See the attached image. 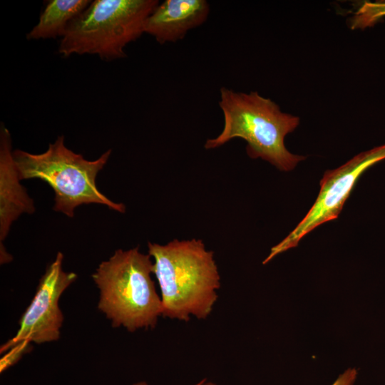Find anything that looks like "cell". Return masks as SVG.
<instances>
[{
  "mask_svg": "<svg viewBox=\"0 0 385 385\" xmlns=\"http://www.w3.org/2000/svg\"><path fill=\"white\" fill-rule=\"evenodd\" d=\"M203 385H217V384L211 381H205Z\"/></svg>",
  "mask_w": 385,
  "mask_h": 385,
  "instance_id": "9a60e30c",
  "label": "cell"
},
{
  "mask_svg": "<svg viewBox=\"0 0 385 385\" xmlns=\"http://www.w3.org/2000/svg\"><path fill=\"white\" fill-rule=\"evenodd\" d=\"M220 92L224 125L217 137L207 140L205 149L239 138L247 142L250 158L265 160L282 171L293 170L305 159L291 153L284 145L285 136L299 125V117L282 112L274 101L256 91L246 93L222 87Z\"/></svg>",
  "mask_w": 385,
  "mask_h": 385,
  "instance_id": "7a4b0ae2",
  "label": "cell"
},
{
  "mask_svg": "<svg viewBox=\"0 0 385 385\" xmlns=\"http://www.w3.org/2000/svg\"><path fill=\"white\" fill-rule=\"evenodd\" d=\"M205 381H206V379H204L194 385H203ZM133 385H149V384L145 381H138L133 384Z\"/></svg>",
  "mask_w": 385,
  "mask_h": 385,
  "instance_id": "5bb4252c",
  "label": "cell"
},
{
  "mask_svg": "<svg viewBox=\"0 0 385 385\" xmlns=\"http://www.w3.org/2000/svg\"><path fill=\"white\" fill-rule=\"evenodd\" d=\"M11 150L9 130L1 123L0 128V242L4 241L12 223L22 214H33L34 200L20 183Z\"/></svg>",
  "mask_w": 385,
  "mask_h": 385,
  "instance_id": "9c48e42d",
  "label": "cell"
},
{
  "mask_svg": "<svg viewBox=\"0 0 385 385\" xmlns=\"http://www.w3.org/2000/svg\"><path fill=\"white\" fill-rule=\"evenodd\" d=\"M111 154L110 149L94 160H86L68 148L63 135H60L42 153L15 150L13 158L20 180L39 179L46 182L54 192L53 210L73 217L76 207L81 205H103L125 212V205L108 199L96 183Z\"/></svg>",
  "mask_w": 385,
  "mask_h": 385,
  "instance_id": "277c9868",
  "label": "cell"
},
{
  "mask_svg": "<svg viewBox=\"0 0 385 385\" xmlns=\"http://www.w3.org/2000/svg\"><path fill=\"white\" fill-rule=\"evenodd\" d=\"M29 343L27 341H23L8 350L9 353L1 359V372L14 364L21 357Z\"/></svg>",
  "mask_w": 385,
  "mask_h": 385,
  "instance_id": "7c38bea8",
  "label": "cell"
},
{
  "mask_svg": "<svg viewBox=\"0 0 385 385\" xmlns=\"http://www.w3.org/2000/svg\"><path fill=\"white\" fill-rule=\"evenodd\" d=\"M357 376L358 371L355 368H349L342 373L332 385H354Z\"/></svg>",
  "mask_w": 385,
  "mask_h": 385,
  "instance_id": "4fadbf2b",
  "label": "cell"
},
{
  "mask_svg": "<svg viewBox=\"0 0 385 385\" xmlns=\"http://www.w3.org/2000/svg\"><path fill=\"white\" fill-rule=\"evenodd\" d=\"M385 16V1L364 2L350 21L351 28L365 29Z\"/></svg>",
  "mask_w": 385,
  "mask_h": 385,
  "instance_id": "8fae6325",
  "label": "cell"
},
{
  "mask_svg": "<svg viewBox=\"0 0 385 385\" xmlns=\"http://www.w3.org/2000/svg\"><path fill=\"white\" fill-rule=\"evenodd\" d=\"M158 0H96L68 26L58 52L96 54L105 61L126 56L125 46L144 33Z\"/></svg>",
  "mask_w": 385,
  "mask_h": 385,
  "instance_id": "5b68a950",
  "label": "cell"
},
{
  "mask_svg": "<svg viewBox=\"0 0 385 385\" xmlns=\"http://www.w3.org/2000/svg\"><path fill=\"white\" fill-rule=\"evenodd\" d=\"M153 274L161 292L162 316L188 321L206 319L217 301L220 277L214 253L201 240L148 242Z\"/></svg>",
  "mask_w": 385,
  "mask_h": 385,
  "instance_id": "6da1fadb",
  "label": "cell"
},
{
  "mask_svg": "<svg viewBox=\"0 0 385 385\" xmlns=\"http://www.w3.org/2000/svg\"><path fill=\"white\" fill-rule=\"evenodd\" d=\"M384 159L385 144L361 152L340 167L327 170L320 181V190L312 207L296 227L271 248L262 264L297 247L299 241L317 227L337 219L361 175Z\"/></svg>",
  "mask_w": 385,
  "mask_h": 385,
  "instance_id": "8992f818",
  "label": "cell"
},
{
  "mask_svg": "<svg viewBox=\"0 0 385 385\" xmlns=\"http://www.w3.org/2000/svg\"><path fill=\"white\" fill-rule=\"evenodd\" d=\"M88 0H51L41 13L38 22L27 34L29 40L61 38L69 24L90 4Z\"/></svg>",
  "mask_w": 385,
  "mask_h": 385,
  "instance_id": "30bf717a",
  "label": "cell"
},
{
  "mask_svg": "<svg viewBox=\"0 0 385 385\" xmlns=\"http://www.w3.org/2000/svg\"><path fill=\"white\" fill-rule=\"evenodd\" d=\"M150 257L138 247L119 249L92 274L100 292L98 308L113 327L129 332L153 329L162 316L161 298L150 276Z\"/></svg>",
  "mask_w": 385,
  "mask_h": 385,
  "instance_id": "3957f363",
  "label": "cell"
},
{
  "mask_svg": "<svg viewBox=\"0 0 385 385\" xmlns=\"http://www.w3.org/2000/svg\"><path fill=\"white\" fill-rule=\"evenodd\" d=\"M63 254L58 252L46 267L33 299L20 319L19 329L14 337L1 346V353L23 341L42 344L59 339L63 317L58 300L77 279L76 273L63 270Z\"/></svg>",
  "mask_w": 385,
  "mask_h": 385,
  "instance_id": "52a82bcc",
  "label": "cell"
},
{
  "mask_svg": "<svg viewBox=\"0 0 385 385\" xmlns=\"http://www.w3.org/2000/svg\"><path fill=\"white\" fill-rule=\"evenodd\" d=\"M209 13L210 5L205 0H165L146 19L144 33L160 44L176 42L202 25Z\"/></svg>",
  "mask_w": 385,
  "mask_h": 385,
  "instance_id": "ba28073f",
  "label": "cell"
}]
</instances>
